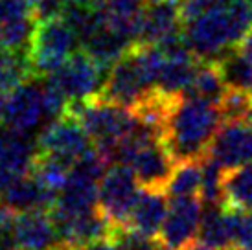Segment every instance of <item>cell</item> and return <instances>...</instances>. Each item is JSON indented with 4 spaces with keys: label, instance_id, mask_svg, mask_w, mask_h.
I'll use <instances>...</instances> for the list:
<instances>
[{
    "label": "cell",
    "instance_id": "obj_1",
    "mask_svg": "<svg viewBox=\"0 0 252 250\" xmlns=\"http://www.w3.org/2000/svg\"><path fill=\"white\" fill-rule=\"evenodd\" d=\"M182 30L188 48L201 61H217L252 30V9L247 0H223L184 22Z\"/></svg>",
    "mask_w": 252,
    "mask_h": 250
},
{
    "label": "cell",
    "instance_id": "obj_2",
    "mask_svg": "<svg viewBox=\"0 0 252 250\" xmlns=\"http://www.w3.org/2000/svg\"><path fill=\"white\" fill-rule=\"evenodd\" d=\"M221 124L219 105L182 94L164 124V144L177 162L203 158Z\"/></svg>",
    "mask_w": 252,
    "mask_h": 250
},
{
    "label": "cell",
    "instance_id": "obj_3",
    "mask_svg": "<svg viewBox=\"0 0 252 250\" xmlns=\"http://www.w3.org/2000/svg\"><path fill=\"white\" fill-rule=\"evenodd\" d=\"M68 111L83 125L94 147L105 158L107 164H111L112 153L120 140L126 138L136 124V116L131 109L109 101L99 94L81 101H74Z\"/></svg>",
    "mask_w": 252,
    "mask_h": 250
},
{
    "label": "cell",
    "instance_id": "obj_4",
    "mask_svg": "<svg viewBox=\"0 0 252 250\" xmlns=\"http://www.w3.org/2000/svg\"><path fill=\"white\" fill-rule=\"evenodd\" d=\"M77 42V33L63 15L37 22L26 54L33 77H46L56 72L76 52Z\"/></svg>",
    "mask_w": 252,
    "mask_h": 250
},
{
    "label": "cell",
    "instance_id": "obj_5",
    "mask_svg": "<svg viewBox=\"0 0 252 250\" xmlns=\"http://www.w3.org/2000/svg\"><path fill=\"white\" fill-rule=\"evenodd\" d=\"M142 186L134 171L126 164H111L99 182L98 206L109 219L112 232L131 226V216Z\"/></svg>",
    "mask_w": 252,
    "mask_h": 250
},
{
    "label": "cell",
    "instance_id": "obj_6",
    "mask_svg": "<svg viewBox=\"0 0 252 250\" xmlns=\"http://www.w3.org/2000/svg\"><path fill=\"white\" fill-rule=\"evenodd\" d=\"M37 155L48 156L72 167L94 144L83 125L70 111L54 118L35 140Z\"/></svg>",
    "mask_w": 252,
    "mask_h": 250
},
{
    "label": "cell",
    "instance_id": "obj_7",
    "mask_svg": "<svg viewBox=\"0 0 252 250\" xmlns=\"http://www.w3.org/2000/svg\"><path fill=\"white\" fill-rule=\"evenodd\" d=\"M103 72L105 68L96 59H92L85 50H79L46 77H50L64 92L68 101L74 103L99 94L103 87Z\"/></svg>",
    "mask_w": 252,
    "mask_h": 250
},
{
    "label": "cell",
    "instance_id": "obj_8",
    "mask_svg": "<svg viewBox=\"0 0 252 250\" xmlns=\"http://www.w3.org/2000/svg\"><path fill=\"white\" fill-rule=\"evenodd\" d=\"M201 197L169 199L168 216L160 230L162 245L169 250H191L199 241L201 226Z\"/></svg>",
    "mask_w": 252,
    "mask_h": 250
},
{
    "label": "cell",
    "instance_id": "obj_9",
    "mask_svg": "<svg viewBox=\"0 0 252 250\" xmlns=\"http://www.w3.org/2000/svg\"><path fill=\"white\" fill-rule=\"evenodd\" d=\"M206 155L223 167V171L252 162V120L223 122Z\"/></svg>",
    "mask_w": 252,
    "mask_h": 250
},
{
    "label": "cell",
    "instance_id": "obj_10",
    "mask_svg": "<svg viewBox=\"0 0 252 250\" xmlns=\"http://www.w3.org/2000/svg\"><path fill=\"white\" fill-rule=\"evenodd\" d=\"M46 116L42 83L24 81L7 94L4 124L22 134H30Z\"/></svg>",
    "mask_w": 252,
    "mask_h": 250
},
{
    "label": "cell",
    "instance_id": "obj_11",
    "mask_svg": "<svg viewBox=\"0 0 252 250\" xmlns=\"http://www.w3.org/2000/svg\"><path fill=\"white\" fill-rule=\"evenodd\" d=\"M181 2L164 0L149 2L140 17L136 42L142 44H166L182 37Z\"/></svg>",
    "mask_w": 252,
    "mask_h": 250
},
{
    "label": "cell",
    "instance_id": "obj_12",
    "mask_svg": "<svg viewBox=\"0 0 252 250\" xmlns=\"http://www.w3.org/2000/svg\"><path fill=\"white\" fill-rule=\"evenodd\" d=\"M35 17L28 0H0V48L28 54L35 30Z\"/></svg>",
    "mask_w": 252,
    "mask_h": 250
},
{
    "label": "cell",
    "instance_id": "obj_13",
    "mask_svg": "<svg viewBox=\"0 0 252 250\" xmlns=\"http://www.w3.org/2000/svg\"><path fill=\"white\" fill-rule=\"evenodd\" d=\"M37 146L28 134L0 125V189L22 175H28L33 167Z\"/></svg>",
    "mask_w": 252,
    "mask_h": 250
},
{
    "label": "cell",
    "instance_id": "obj_14",
    "mask_svg": "<svg viewBox=\"0 0 252 250\" xmlns=\"http://www.w3.org/2000/svg\"><path fill=\"white\" fill-rule=\"evenodd\" d=\"M11 236L17 250H52L63 245L48 210L17 214Z\"/></svg>",
    "mask_w": 252,
    "mask_h": 250
},
{
    "label": "cell",
    "instance_id": "obj_15",
    "mask_svg": "<svg viewBox=\"0 0 252 250\" xmlns=\"http://www.w3.org/2000/svg\"><path fill=\"white\" fill-rule=\"evenodd\" d=\"M56 195L46 191L32 173L22 175L0 189V202L17 214L50 210L56 202Z\"/></svg>",
    "mask_w": 252,
    "mask_h": 250
},
{
    "label": "cell",
    "instance_id": "obj_16",
    "mask_svg": "<svg viewBox=\"0 0 252 250\" xmlns=\"http://www.w3.org/2000/svg\"><path fill=\"white\" fill-rule=\"evenodd\" d=\"M168 208L169 197L164 189L142 188L131 216V228L140 230L151 237H158L164 219L168 216Z\"/></svg>",
    "mask_w": 252,
    "mask_h": 250
},
{
    "label": "cell",
    "instance_id": "obj_17",
    "mask_svg": "<svg viewBox=\"0 0 252 250\" xmlns=\"http://www.w3.org/2000/svg\"><path fill=\"white\" fill-rule=\"evenodd\" d=\"M83 50L96 61L103 66V68H111L116 61H120L122 57L126 56V52L131 46L133 42L127 39L126 35H122L118 30H114L107 22L99 26L94 33H91L83 42Z\"/></svg>",
    "mask_w": 252,
    "mask_h": 250
},
{
    "label": "cell",
    "instance_id": "obj_18",
    "mask_svg": "<svg viewBox=\"0 0 252 250\" xmlns=\"http://www.w3.org/2000/svg\"><path fill=\"white\" fill-rule=\"evenodd\" d=\"M201 226H199V241L208 250H230L234 249L232 226L228 206L226 204H204Z\"/></svg>",
    "mask_w": 252,
    "mask_h": 250
},
{
    "label": "cell",
    "instance_id": "obj_19",
    "mask_svg": "<svg viewBox=\"0 0 252 250\" xmlns=\"http://www.w3.org/2000/svg\"><path fill=\"white\" fill-rule=\"evenodd\" d=\"M226 83L219 72L216 61H201L197 66V72L193 76V81L184 92L186 96H195L212 103H221L224 92H226Z\"/></svg>",
    "mask_w": 252,
    "mask_h": 250
},
{
    "label": "cell",
    "instance_id": "obj_20",
    "mask_svg": "<svg viewBox=\"0 0 252 250\" xmlns=\"http://www.w3.org/2000/svg\"><path fill=\"white\" fill-rule=\"evenodd\" d=\"M224 204L238 210H252V162L223 175Z\"/></svg>",
    "mask_w": 252,
    "mask_h": 250
},
{
    "label": "cell",
    "instance_id": "obj_21",
    "mask_svg": "<svg viewBox=\"0 0 252 250\" xmlns=\"http://www.w3.org/2000/svg\"><path fill=\"white\" fill-rule=\"evenodd\" d=\"M203 158H191L177 162L175 171L166 186L169 199L177 197H197L203 184Z\"/></svg>",
    "mask_w": 252,
    "mask_h": 250
},
{
    "label": "cell",
    "instance_id": "obj_22",
    "mask_svg": "<svg viewBox=\"0 0 252 250\" xmlns=\"http://www.w3.org/2000/svg\"><path fill=\"white\" fill-rule=\"evenodd\" d=\"M216 62L226 87L252 92V62L238 48L228 50Z\"/></svg>",
    "mask_w": 252,
    "mask_h": 250
},
{
    "label": "cell",
    "instance_id": "obj_23",
    "mask_svg": "<svg viewBox=\"0 0 252 250\" xmlns=\"http://www.w3.org/2000/svg\"><path fill=\"white\" fill-rule=\"evenodd\" d=\"M32 77L33 72L26 54L0 48V94H9Z\"/></svg>",
    "mask_w": 252,
    "mask_h": 250
},
{
    "label": "cell",
    "instance_id": "obj_24",
    "mask_svg": "<svg viewBox=\"0 0 252 250\" xmlns=\"http://www.w3.org/2000/svg\"><path fill=\"white\" fill-rule=\"evenodd\" d=\"M219 109L223 114V122L249 120L252 116V92L228 87L219 103Z\"/></svg>",
    "mask_w": 252,
    "mask_h": 250
},
{
    "label": "cell",
    "instance_id": "obj_25",
    "mask_svg": "<svg viewBox=\"0 0 252 250\" xmlns=\"http://www.w3.org/2000/svg\"><path fill=\"white\" fill-rule=\"evenodd\" d=\"M234 247L252 250V210H238L228 206Z\"/></svg>",
    "mask_w": 252,
    "mask_h": 250
},
{
    "label": "cell",
    "instance_id": "obj_26",
    "mask_svg": "<svg viewBox=\"0 0 252 250\" xmlns=\"http://www.w3.org/2000/svg\"><path fill=\"white\" fill-rule=\"evenodd\" d=\"M66 7V0H32V13L35 22L61 17Z\"/></svg>",
    "mask_w": 252,
    "mask_h": 250
},
{
    "label": "cell",
    "instance_id": "obj_27",
    "mask_svg": "<svg viewBox=\"0 0 252 250\" xmlns=\"http://www.w3.org/2000/svg\"><path fill=\"white\" fill-rule=\"evenodd\" d=\"M77 250H122V249H120V245L112 237H101V239H96L92 243L83 245L81 249Z\"/></svg>",
    "mask_w": 252,
    "mask_h": 250
},
{
    "label": "cell",
    "instance_id": "obj_28",
    "mask_svg": "<svg viewBox=\"0 0 252 250\" xmlns=\"http://www.w3.org/2000/svg\"><path fill=\"white\" fill-rule=\"evenodd\" d=\"M236 48L239 50V54H243V56L252 62V30L241 39V42H239Z\"/></svg>",
    "mask_w": 252,
    "mask_h": 250
},
{
    "label": "cell",
    "instance_id": "obj_29",
    "mask_svg": "<svg viewBox=\"0 0 252 250\" xmlns=\"http://www.w3.org/2000/svg\"><path fill=\"white\" fill-rule=\"evenodd\" d=\"M66 4H72V6H91V4H94V0H66Z\"/></svg>",
    "mask_w": 252,
    "mask_h": 250
},
{
    "label": "cell",
    "instance_id": "obj_30",
    "mask_svg": "<svg viewBox=\"0 0 252 250\" xmlns=\"http://www.w3.org/2000/svg\"><path fill=\"white\" fill-rule=\"evenodd\" d=\"M52 250H77L74 249V247H70V245H59V247H56V249H52Z\"/></svg>",
    "mask_w": 252,
    "mask_h": 250
},
{
    "label": "cell",
    "instance_id": "obj_31",
    "mask_svg": "<svg viewBox=\"0 0 252 250\" xmlns=\"http://www.w3.org/2000/svg\"><path fill=\"white\" fill-rule=\"evenodd\" d=\"M191 250H208V249H206V247H203V245H199V243H197L195 247H193V249H191Z\"/></svg>",
    "mask_w": 252,
    "mask_h": 250
},
{
    "label": "cell",
    "instance_id": "obj_32",
    "mask_svg": "<svg viewBox=\"0 0 252 250\" xmlns=\"http://www.w3.org/2000/svg\"><path fill=\"white\" fill-rule=\"evenodd\" d=\"M147 2H164V0H147ZM175 2H181V0H175Z\"/></svg>",
    "mask_w": 252,
    "mask_h": 250
},
{
    "label": "cell",
    "instance_id": "obj_33",
    "mask_svg": "<svg viewBox=\"0 0 252 250\" xmlns=\"http://www.w3.org/2000/svg\"><path fill=\"white\" fill-rule=\"evenodd\" d=\"M247 4H249V6H251V9H252V0H247Z\"/></svg>",
    "mask_w": 252,
    "mask_h": 250
},
{
    "label": "cell",
    "instance_id": "obj_34",
    "mask_svg": "<svg viewBox=\"0 0 252 250\" xmlns=\"http://www.w3.org/2000/svg\"><path fill=\"white\" fill-rule=\"evenodd\" d=\"M230 250H247V249H238V247H234V249H230Z\"/></svg>",
    "mask_w": 252,
    "mask_h": 250
},
{
    "label": "cell",
    "instance_id": "obj_35",
    "mask_svg": "<svg viewBox=\"0 0 252 250\" xmlns=\"http://www.w3.org/2000/svg\"><path fill=\"white\" fill-rule=\"evenodd\" d=\"M28 2H30V4H32V0H28Z\"/></svg>",
    "mask_w": 252,
    "mask_h": 250
},
{
    "label": "cell",
    "instance_id": "obj_36",
    "mask_svg": "<svg viewBox=\"0 0 252 250\" xmlns=\"http://www.w3.org/2000/svg\"><path fill=\"white\" fill-rule=\"evenodd\" d=\"M251 118H252V116H251Z\"/></svg>",
    "mask_w": 252,
    "mask_h": 250
}]
</instances>
